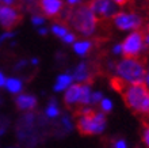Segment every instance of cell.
<instances>
[{"label": "cell", "mask_w": 149, "mask_h": 148, "mask_svg": "<svg viewBox=\"0 0 149 148\" xmlns=\"http://www.w3.org/2000/svg\"><path fill=\"white\" fill-rule=\"evenodd\" d=\"M73 116L76 117V128L81 136L99 135L106 128V114L100 110L80 107L74 109Z\"/></svg>", "instance_id": "6da1fadb"}, {"label": "cell", "mask_w": 149, "mask_h": 148, "mask_svg": "<svg viewBox=\"0 0 149 148\" xmlns=\"http://www.w3.org/2000/svg\"><path fill=\"white\" fill-rule=\"evenodd\" d=\"M115 74L127 84H142L146 79V59H123L115 64Z\"/></svg>", "instance_id": "7a4b0ae2"}, {"label": "cell", "mask_w": 149, "mask_h": 148, "mask_svg": "<svg viewBox=\"0 0 149 148\" xmlns=\"http://www.w3.org/2000/svg\"><path fill=\"white\" fill-rule=\"evenodd\" d=\"M68 22L80 34L92 35L95 33V30H96L98 18L95 16L94 11L91 10L90 3H83V4H79L74 10L71 11Z\"/></svg>", "instance_id": "3957f363"}, {"label": "cell", "mask_w": 149, "mask_h": 148, "mask_svg": "<svg viewBox=\"0 0 149 148\" xmlns=\"http://www.w3.org/2000/svg\"><path fill=\"white\" fill-rule=\"evenodd\" d=\"M119 94L122 95V99L125 102L126 107L132 110L134 114H138L140 107H141L145 97L149 94V91L145 83H142V84H126Z\"/></svg>", "instance_id": "277c9868"}, {"label": "cell", "mask_w": 149, "mask_h": 148, "mask_svg": "<svg viewBox=\"0 0 149 148\" xmlns=\"http://www.w3.org/2000/svg\"><path fill=\"white\" fill-rule=\"evenodd\" d=\"M121 46L123 59H140V55H141L142 48H144V33L142 31L130 33L123 39Z\"/></svg>", "instance_id": "5b68a950"}, {"label": "cell", "mask_w": 149, "mask_h": 148, "mask_svg": "<svg viewBox=\"0 0 149 148\" xmlns=\"http://www.w3.org/2000/svg\"><path fill=\"white\" fill-rule=\"evenodd\" d=\"M113 22L119 30H136L142 25L141 16L136 12H117L113 16Z\"/></svg>", "instance_id": "8992f818"}, {"label": "cell", "mask_w": 149, "mask_h": 148, "mask_svg": "<svg viewBox=\"0 0 149 148\" xmlns=\"http://www.w3.org/2000/svg\"><path fill=\"white\" fill-rule=\"evenodd\" d=\"M22 20V14L18 12V10L11 6L0 4V25L4 30H11Z\"/></svg>", "instance_id": "52a82bcc"}, {"label": "cell", "mask_w": 149, "mask_h": 148, "mask_svg": "<svg viewBox=\"0 0 149 148\" xmlns=\"http://www.w3.org/2000/svg\"><path fill=\"white\" fill-rule=\"evenodd\" d=\"M90 7H91V10L94 11L96 18L109 19V18H113V16L117 14L118 3L98 0V1H90Z\"/></svg>", "instance_id": "ba28073f"}, {"label": "cell", "mask_w": 149, "mask_h": 148, "mask_svg": "<svg viewBox=\"0 0 149 148\" xmlns=\"http://www.w3.org/2000/svg\"><path fill=\"white\" fill-rule=\"evenodd\" d=\"M38 6L41 11L49 18H56L64 8V3L60 0H42L38 3Z\"/></svg>", "instance_id": "9c48e42d"}, {"label": "cell", "mask_w": 149, "mask_h": 148, "mask_svg": "<svg viewBox=\"0 0 149 148\" xmlns=\"http://www.w3.org/2000/svg\"><path fill=\"white\" fill-rule=\"evenodd\" d=\"M81 83H74L71 87H68L64 95V103L68 109H72V106L79 103L80 101V95H81Z\"/></svg>", "instance_id": "30bf717a"}, {"label": "cell", "mask_w": 149, "mask_h": 148, "mask_svg": "<svg viewBox=\"0 0 149 148\" xmlns=\"http://www.w3.org/2000/svg\"><path fill=\"white\" fill-rule=\"evenodd\" d=\"M15 105L22 112H29L37 106V98L34 95H29V94H20L16 97Z\"/></svg>", "instance_id": "8fae6325"}, {"label": "cell", "mask_w": 149, "mask_h": 148, "mask_svg": "<svg viewBox=\"0 0 149 148\" xmlns=\"http://www.w3.org/2000/svg\"><path fill=\"white\" fill-rule=\"evenodd\" d=\"M73 80H77V82H86L88 86H91V83L94 82V76L90 74V69L87 68V64L86 62H80L76 69L73 72Z\"/></svg>", "instance_id": "7c38bea8"}, {"label": "cell", "mask_w": 149, "mask_h": 148, "mask_svg": "<svg viewBox=\"0 0 149 148\" xmlns=\"http://www.w3.org/2000/svg\"><path fill=\"white\" fill-rule=\"evenodd\" d=\"M72 82H73V76L69 74H64V75H60L58 78H57V82L56 84L53 86V90L54 91H64V90H67L68 87L72 86Z\"/></svg>", "instance_id": "4fadbf2b"}, {"label": "cell", "mask_w": 149, "mask_h": 148, "mask_svg": "<svg viewBox=\"0 0 149 148\" xmlns=\"http://www.w3.org/2000/svg\"><path fill=\"white\" fill-rule=\"evenodd\" d=\"M91 49H92V42L91 41H79V42H74L73 45V51L80 56L88 55Z\"/></svg>", "instance_id": "5bb4252c"}, {"label": "cell", "mask_w": 149, "mask_h": 148, "mask_svg": "<svg viewBox=\"0 0 149 148\" xmlns=\"http://www.w3.org/2000/svg\"><path fill=\"white\" fill-rule=\"evenodd\" d=\"M91 95H92V93H91V86L83 84L81 95H80V101H79V103L81 105V107H86L88 103H91Z\"/></svg>", "instance_id": "9a60e30c"}, {"label": "cell", "mask_w": 149, "mask_h": 148, "mask_svg": "<svg viewBox=\"0 0 149 148\" xmlns=\"http://www.w3.org/2000/svg\"><path fill=\"white\" fill-rule=\"evenodd\" d=\"M6 88L12 94H18L22 91V82H20L19 79L10 78V79H7V82H6Z\"/></svg>", "instance_id": "2e32d148"}, {"label": "cell", "mask_w": 149, "mask_h": 148, "mask_svg": "<svg viewBox=\"0 0 149 148\" xmlns=\"http://www.w3.org/2000/svg\"><path fill=\"white\" fill-rule=\"evenodd\" d=\"M45 113H46V116L49 118H56L60 116V109H58V106H57V102H56L54 99L49 101V105H47Z\"/></svg>", "instance_id": "e0dca14e"}, {"label": "cell", "mask_w": 149, "mask_h": 148, "mask_svg": "<svg viewBox=\"0 0 149 148\" xmlns=\"http://www.w3.org/2000/svg\"><path fill=\"white\" fill-rule=\"evenodd\" d=\"M67 25H60V23H54L52 25V31L54 33L57 37H60V38H64L65 35L69 33L68 31V27H65Z\"/></svg>", "instance_id": "ac0fdd59"}, {"label": "cell", "mask_w": 149, "mask_h": 148, "mask_svg": "<svg viewBox=\"0 0 149 148\" xmlns=\"http://www.w3.org/2000/svg\"><path fill=\"white\" fill-rule=\"evenodd\" d=\"M140 116H149V94L145 97L144 102H142L141 107H140Z\"/></svg>", "instance_id": "d6986e66"}, {"label": "cell", "mask_w": 149, "mask_h": 148, "mask_svg": "<svg viewBox=\"0 0 149 148\" xmlns=\"http://www.w3.org/2000/svg\"><path fill=\"white\" fill-rule=\"evenodd\" d=\"M100 109H102L103 113H110L111 110H113V103H111L110 99L103 98V101L100 102Z\"/></svg>", "instance_id": "ffe728a7"}, {"label": "cell", "mask_w": 149, "mask_h": 148, "mask_svg": "<svg viewBox=\"0 0 149 148\" xmlns=\"http://www.w3.org/2000/svg\"><path fill=\"white\" fill-rule=\"evenodd\" d=\"M142 141L146 148H149V124L146 122H144V129H142Z\"/></svg>", "instance_id": "44dd1931"}, {"label": "cell", "mask_w": 149, "mask_h": 148, "mask_svg": "<svg viewBox=\"0 0 149 148\" xmlns=\"http://www.w3.org/2000/svg\"><path fill=\"white\" fill-rule=\"evenodd\" d=\"M102 101H103V94L100 91H96V93H94L91 95V103L96 105V103H100Z\"/></svg>", "instance_id": "7402d4cb"}, {"label": "cell", "mask_w": 149, "mask_h": 148, "mask_svg": "<svg viewBox=\"0 0 149 148\" xmlns=\"http://www.w3.org/2000/svg\"><path fill=\"white\" fill-rule=\"evenodd\" d=\"M43 22H45V19H43L41 15H34L31 18V23L34 25V26H42Z\"/></svg>", "instance_id": "603a6c76"}, {"label": "cell", "mask_w": 149, "mask_h": 148, "mask_svg": "<svg viewBox=\"0 0 149 148\" xmlns=\"http://www.w3.org/2000/svg\"><path fill=\"white\" fill-rule=\"evenodd\" d=\"M76 38H77V37H76L74 34H72V33H68V34L65 35L63 39H64V42H65V43H73Z\"/></svg>", "instance_id": "cb8c5ba5"}, {"label": "cell", "mask_w": 149, "mask_h": 148, "mask_svg": "<svg viewBox=\"0 0 149 148\" xmlns=\"http://www.w3.org/2000/svg\"><path fill=\"white\" fill-rule=\"evenodd\" d=\"M63 124L65 125V128H67L68 130H72V128H73V125L71 124V121H69V118H68L67 116H64V118H63Z\"/></svg>", "instance_id": "d4e9b609"}, {"label": "cell", "mask_w": 149, "mask_h": 148, "mask_svg": "<svg viewBox=\"0 0 149 148\" xmlns=\"http://www.w3.org/2000/svg\"><path fill=\"white\" fill-rule=\"evenodd\" d=\"M114 147H115V148H127V147H126V141L125 140H117Z\"/></svg>", "instance_id": "484cf974"}, {"label": "cell", "mask_w": 149, "mask_h": 148, "mask_svg": "<svg viewBox=\"0 0 149 148\" xmlns=\"http://www.w3.org/2000/svg\"><path fill=\"white\" fill-rule=\"evenodd\" d=\"M113 53H114V55H119V53H122L121 43H118V45H115V46L113 48Z\"/></svg>", "instance_id": "4316f807"}, {"label": "cell", "mask_w": 149, "mask_h": 148, "mask_svg": "<svg viewBox=\"0 0 149 148\" xmlns=\"http://www.w3.org/2000/svg\"><path fill=\"white\" fill-rule=\"evenodd\" d=\"M6 82H7V79H6V76L3 75V72H0V87L6 86Z\"/></svg>", "instance_id": "83f0119b"}, {"label": "cell", "mask_w": 149, "mask_h": 148, "mask_svg": "<svg viewBox=\"0 0 149 148\" xmlns=\"http://www.w3.org/2000/svg\"><path fill=\"white\" fill-rule=\"evenodd\" d=\"M38 33H39L41 35H46V34H47V29L41 27V29H38Z\"/></svg>", "instance_id": "f1b7e54d"}, {"label": "cell", "mask_w": 149, "mask_h": 148, "mask_svg": "<svg viewBox=\"0 0 149 148\" xmlns=\"http://www.w3.org/2000/svg\"><path fill=\"white\" fill-rule=\"evenodd\" d=\"M144 43L149 46V34H144Z\"/></svg>", "instance_id": "f546056e"}, {"label": "cell", "mask_w": 149, "mask_h": 148, "mask_svg": "<svg viewBox=\"0 0 149 148\" xmlns=\"http://www.w3.org/2000/svg\"><path fill=\"white\" fill-rule=\"evenodd\" d=\"M31 64L37 65V64H38V59H33V60H31Z\"/></svg>", "instance_id": "4dcf8cb0"}]
</instances>
